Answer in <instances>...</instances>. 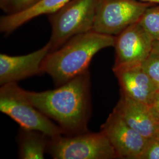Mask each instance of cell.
Here are the masks:
<instances>
[{
  "instance_id": "5",
  "label": "cell",
  "mask_w": 159,
  "mask_h": 159,
  "mask_svg": "<svg viewBox=\"0 0 159 159\" xmlns=\"http://www.w3.org/2000/svg\"><path fill=\"white\" fill-rule=\"evenodd\" d=\"M47 153L54 159H117L113 146L102 130L51 137Z\"/></svg>"
},
{
  "instance_id": "16",
  "label": "cell",
  "mask_w": 159,
  "mask_h": 159,
  "mask_svg": "<svg viewBox=\"0 0 159 159\" xmlns=\"http://www.w3.org/2000/svg\"><path fill=\"white\" fill-rule=\"evenodd\" d=\"M140 159H159V139L152 137L148 139Z\"/></svg>"
},
{
  "instance_id": "11",
  "label": "cell",
  "mask_w": 159,
  "mask_h": 159,
  "mask_svg": "<svg viewBox=\"0 0 159 159\" xmlns=\"http://www.w3.org/2000/svg\"><path fill=\"white\" fill-rule=\"evenodd\" d=\"M131 128L147 139L156 136L158 125L148 106L120 93V98L113 110Z\"/></svg>"
},
{
  "instance_id": "12",
  "label": "cell",
  "mask_w": 159,
  "mask_h": 159,
  "mask_svg": "<svg viewBox=\"0 0 159 159\" xmlns=\"http://www.w3.org/2000/svg\"><path fill=\"white\" fill-rule=\"evenodd\" d=\"M71 0H40L29 9L16 14H7L0 19V31L9 35L35 17L57 11Z\"/></svg>"
},
{
  "instance_id": "7",
  "label": "cell",
  "mask_w": 159,
  "mask_h": 159,
  "mask_svg": "<svg viewBox=\"0 0 159 159\" xmlns=\"http://www.w3.org/2000/svg\"><path fill=\"white\" fill-rule=\"evenodd\" d=\"M154 41L142 25L134 23L115 36L113 70L141 65L150 55Z\"/></svg>"
},
{
  "instance_id": "10",
  "label": "cell",
  "mask_w": 159,
  "mask_h": 159,
  "mask_svg": "<svg viewBox=\"0 0 159 159\" xmlns=\"http://www.w3.org/2000/svg\"><path fill=\"white\" fill-rule=\"evenodd\" d=\"M118 80L120 93L148 104L159 90V87L147 74L142 64L114 70Z\"/></svg>"
},
{
  "instance_id": "18",
  "label": "cell",
  "mask_w": 159,
  "mask_h": 159,
  "mask_svg": "<svg viewBox=\"0 0 159 159\" xmlns=\"http://www.w3.org/2000/svg\"><path fill=\"white\" fill-rule=\"evenodd\" d=\"M148 106L154 120L159 125V90Z\"/></svg>"
},
{
  "instance_id": "22",
  "label": "cell",
  "mask_w": 159,
  "mask_h": 159,
  "mask_svg": "<svg viewBox=\"0 0 159 159\" xmlns=\"http://www.w3.org/2000/svg\"><path fill=\"white\" fill-rule=\"evenodd\" d=\"M154 137H156V138L159 139V125H158V128H157V131L156 134V136Z\"/></svg>"
},
{
  "instance_id": "15",
  "label": "cell",
  "mask_w": 159,
  "mask_h": 159,
  "mask_svg": "<svg viewBox=\"0 0 159 159\" xmlns=\"http://www.w3.org/2000/svg\"><path fill=\"white\" fill-rule=\"evenodd\" d=\"M142 66L144 71L159 87V54L151 53Z\"/></svg>"
},
{
  "instance_id": "13",
  "label": "cell",
  "mask_w": 159,
  "mask_h": 159,
  "mask_svg": "<svg viewBox=\"0 0 159 159\" xmlns=\"http://www.w3.org/2000/svg\"><path fill=\"white\" fill-rule=\"evenodd\" d=\"M50 137L39 131L21 128L18 134V156L21 159H43Z\"/></svg>"
},
{
  "instance_id": "1",
  "label": "cell",
  "mask_w": 159,
  "mask_h": 159,
  "mask_svg": "<svg viewBox=\"0 0 159 159\" xmlns=\"http://www.w3.org/2000/svg\"><path fill=\"white\" fill-rule=\"evenodd\" d=\"M91 75L89 71L50 90H25L34 106L58 125L63 134L89 131L91 115Z\"/></svg>"
},
{
  "instance_id": "14",
  "label": "cell",
  "mask_w": 159,
  "mask_h": 159,
  "mask_svg": "<svg viewBox=\"0 0 159 159\" xmlns=\"http://www.w3.org/2000/svg\"><path fill=\"white\" fill-rule=\"evenodd\" d=\"M157 5L148 7L138 21L154 42L159 40V4Z\"/></svg>"
},
{
  "instance_id": "20",
  "label": "cell",
  "mask_w": 159,
  "mask_h": 159,
  "mask_svg": "<svg viewBox=\"0 0 159 159\" xmlns=\"http://www.w3.org/2000/svg\"><path fill=\"white\" fill-rule=\"evenodd\" d=\"M151 53L159 54V40L154 42Z\"/></svg>"
},
{
  "instance_id": "21",
  "label": "cell",
  "mask_w": 159,
  "mask_h": 159,
  "mask_svg": "<svg viewBox=\"0 0 159 159\" xmlns=\"http://www.w3.org/2000/svg\"><path fill=\"white\" fill-rule=\"evenodd\" d=\"M143 2H151L155 4H159V0H140Z\"/></svg>"
},
{
  "instance_id": "2",
  "label": "cell",
  "mask_w": 159,
  "mask_h": 159,
  "mask_svg": "<svg viewBox=\"0 0 159 159\" xmlns=\"http://www.w3.org/2000/svg\"><path fill=\"white\" fill-rule=\"evenodd\" d=\"M115 36L90 31L75 35L64 45L47 55L42 64L56 87L89 70L94 56L104 48L114 47Z\"/></svg>"
},
{
  "instance_id": "19",
  "label": "cell",
  "mask_w": 159,
  "mask_h": 159,
  "mask_svg": "<svg viewBox=\"0 0 159 159\" xmlns=\"http://www.w3.org/2000/svg\"><path fill=\"white\" fill-rule=\"evenodd\" d=\"M11 0H0V6L3 11L6 12Z\"/></svg>"
},
{
  "instance_id": "17",
  "label": "cell",
  "mask_w": 159,
  "mask_h": 159,
  "mask_svg": "<svg viewBox=\"0 0 159 159\" xmlns=\"http://www.w3.org/2000/svg\"><path fill=\"white\" fill-rule=\"evenodd\" d=\"M40 0H11L6 12L8 14L24 11L37 4Z\"/></svg>"
},
{
  "instance_id": "3",
  "label": "cell",
  "mask_w": 159,
  "mask_h": 159,
  "mask_svg": "<svg viewBox=\"0 0 159 159\" xmlns=\"http://www.w3.org/2000/svg\"><path fill=\"white\" fill-rule=\"evenodd\" d=\"M98 1L71 0L48 15L51 26L50 51L59 48L75 35L93 30Z\"/></svg>"
},
{
  "instance_id": "9",
  "label": "cell",
  "mask_w": 159,
  "mask_h": 159,
  "mask_svg": "<svg viewBox=\"0 0 159 159\" xmlns=\"http://www.w3.org/2000/svg\"><path fill=\"white\" fill-rule=\"evenodd\" d=\"M50 51L48 43L37 51L24 56L0 54V85L17 83L20 80L43 74L42 64Z\"/></svg>"
},
{
  "instance_id": "6",
  "label": "cell",
  "mask_w": 159,
  "mask_h": 159,
  "mask_svg": "<svg viewBox=\"0 0 159 159\" xmlns=\"http://www.w3.org/2000/svg\"><path fill=\"white\" fill-rule=\"evenodd\" d=\"M154 5L138 0H98L93 31L116 36L138 22L148 8Z\"/></svg>"
},
{
  "instance_id": "8",
  "label": "cell",
  "mask_w": 159,
  "mask_h": 159,
  "mask_svg": "<svg viewBox=\"0 0 159 159\" xmlns=\"http://www.w3.org/2000/svg\"><path fill=\"white\" fill-rule=\"evenodd\" d=\"M101 130L113 146L117 159H140L148 139L128 125L119 115L113 111Z\"/></svg>"
},
{
  "instance_id": "4",
  "label": "cell",
  "mask_w": 159,
  "mask_h": 159,
  "mask_svg": "<svg viewBox=\"0 0 159 159\" xmlns=\"http://www.w3.org/2000/svg\"><path fill=\"white\" fill-rule=\"evenodd\" d=\"M0 111L23 129L39 131L50 137L63 134L57 124L34 106L17 83L1 86Z\"/></svg>"
}]
</instances>
